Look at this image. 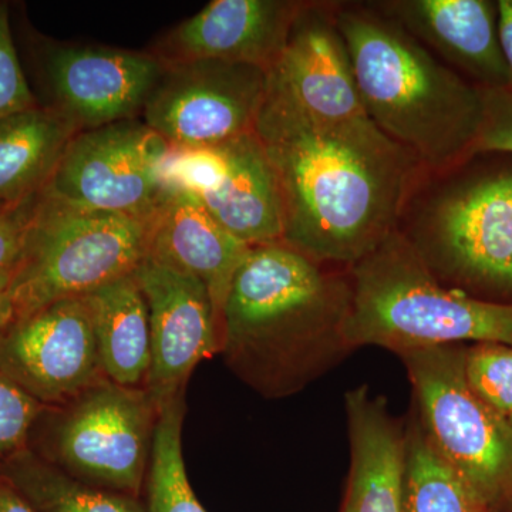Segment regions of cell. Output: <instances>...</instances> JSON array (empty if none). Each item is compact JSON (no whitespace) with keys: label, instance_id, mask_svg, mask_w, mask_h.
I'll return each mask as SVG.
<instances>
[{"label":"cell","instance_id":"1","mask_svg":"<svg viewBox=\"0 0 512 512\" xmlns=\"http://www.w3.org/2000/svg\"><path fill=\"white\" fill-rule=\"evenodd\" d=\"M255 134L278 183L282 241L323 265L352 266L397 231L426 173L369 117L328 123L268 93Z\"/></svg>","mask_w":512,"mask_h":512},{"label":"cell","instance_id":"2","mask_svg":"<svg viewBox=\"0 0 512 512\" xmlns=\"http://www.w3.org/2000/svg\"><path fill=\"white\" fill-rule=\"evenodd\" d=\"M366 116L431 174L474 158L484 103L468 82L370 2H335Z\"/></svg>","mask_w":512,"mask_h":512},{"label":"cell","instance_id":"3","mask_svg":"<svg viewBox=\"0 0 512 512\" xmlns=\"http://www.w3.org/2000/svg\"><path fill=\"white\" fill-rule=\"evenodd\" d=\"M350 298V279L284 241L249 247L222 309L221 352L249 382L274 390L296 350L326 333L339 336Z\"/></svg>","mask_w":512,"mask_h":512},{"label":"cell","instance_id":"4","mask_svg":"<svg viewBox=\"0 0 512 512\" xmlns=\"http://www.w3.org/2000/svg\"><path fill=\"white\" fill-rule=\"evenodd\" d=\"M352 298L339 338L397 353L460 342L512 348V303L484 301L441 284L394 231L350 266Z\"/></svg>","mask_w":512,"mask_h":512},{"label":"cell","instance_id":"5","mask_svg":"<svg viewBox=\"0 0 512 512\" xmlns=\"http://www.w3.org/2000/svg\"><path fill=\"white\" fill-rule=\"evenodd\" d=\"M397 231L441 284L512 293V165L426 171Z\"/></svg>","mask_w":512,"mask_h":512},{"label":"cell","instance_id":"6","mask_svg":"<svg viewBox=\"0 0 512 512\" xmlns=\"http://www.w3.org/2000/svg\"><path fill=\"white\" fill-rule=\"evenodd\" d=\"M146 256L144 221L84 210L42 191L3 293L13 319L23 318L134 274Z\"/></svg>","mask_w":512,"mask_h":512},{"label":"cell","instance_id":"7","mask_svg":"<svg viewBox=\"0 0 512 512\" xmlns=\"http://www.w3.org/2000/svg\"><path fill=\"white\" fill-rule=\"evenodd\" d=\"M423 429L466 487L477 511L512 512V424L468 387L456 346L400 353Z\"/></svg>","mask_w":512,"mask_h":512},{"label":"cell","instance_id":"8","mask_svg":"<svg viewBox=\"0 0 512 512\" xmlns=\"http://www.w3.org/2000/svg\"><path fill=\"white\" fill-rule=\"evenodd\" d=\"M45 416L40 457L84 484L141 497L158 420L144 387L104 379Z\"/></svg>","mask_w":512,"mask_h":512},{"label":"cell","instance_id":"9","mask_svg":"<svg viewBox=\"0 0 512 512\" xmlns=\"http://www.w3.org/2000/svg\"><path fill=\"white\" fill-rule=\"evenodd\" d=\"M170 151L163 137L136 119L79 131L43 192L84 210L146 221L167 192Z\"/></svg>","mask_w":512,"mask_h":512},{"label":"cell","instance_id":"10","mask_svg":"<svg viewBox=\"0 0 512 512\" xmlns=\"http://www.w3.org/2000/svg\"><path fill=\"white\" fill-rule=\"evenodd\" d=\"M268 72L251 64L192 60L165 64L143 111L171 147H218L254 133Z\"/></svg>","mask_w":512,"mask_h":512},{"label":"cell","instance_id":"11","mask_svg":"<svg viewBox=\"0 0 512 512\" xmlns=\"http://www.w3.org/2000/svg\"><path fill=\"white\" fill-rule=\"evenodd\" d=\"M0 373L49 409L107 379L84 296L50 303L0 329Z\"/></svg>","mask_w":512,"mask_h":512},{"label":"cell","instance_id":"12","mask_svg":"<svg viewBox=\"0 0 512 512\" xmlns=\"http://www.w3.org/2000/svg\"><path fill=\"white\" fill-rule=\"evenodd\" d=\"M150 316L146 390L158 410L185 393L202 360L221 352L210 293L200 279L148 258L134 272Z\"/></svg>","mask_w":512,"mask_h":512},{"label":"cell","instance_id":"13","mask_svg":"<svg viewBox=\"0 0 512 512\" xmlns=\"http://www.w3.org/2000/svg\"><path fill=\"white\" fill-rule=\"evenodd\" d=\"M266 93L328 123L366 116L335 2L305 0L284 52L268 72Z\"/></svg>","mask_w":512,"mask_h":512},{"label":"cell","instance_id":"14","mask_svg":"<svg viewBox=\"0 0 512 512\" xmlns=\"http://www.w3.org/2000/svg\"><path fill=\"white\" fill-rule=\"evenodd\" d=\"M164 70L153 53L103 47H66L49 62L57 110L80 131L136 119Z\"/></svg>","mask_w":512,"mask_h":512},{"label":"cell","instance_id":"15","mask_svg":"<svg viewBox=\"0 0 512 512\" xmlns=\"http://www.w3.org/2000/svg\"><path fill=\"white\" fill-rule=\"evenodd\" d=\"M305 0H214L171 30L153 53L164 64L224 60L269 72Z\"/></svg>","mask_w":512,"mask_h":512},{"label":"cell","instance_id":"16","mask_svg":"<svg viewBox=\"0 0 512 512\" xmlns=\"http://www.w3.org/2000/svg\"><path fill=\"white\" fill-rule=\"evenodd\" d=\"M441 62L485 89L510 87L493 0H372Z\"/></svg>","mask_w":512,"mask_h":512},{"label":"cell","instance_id":"17","mask_svg":"<svg viewBox=\"0 0 512 512\" xmlns=\"http://www.w3.org/2000/svg\"><path fill=\"white\" fill-rule=\"evenodd\" d=\"M144 224L148 258L195 276L208 289L221 343L222 309L248 245L229 234L187 191L165 192Z\"/></svg>","mask_w":512,"mask_h":512},{"label":"cell","instance_id":"18","mask_svg":"<svg viewBox=\"0 0 512 512\" xmlns=\"http://www.w3.org/2000/svg\"><path fill=\"white\" fill-rule=\"evenodd\" d=\"M352 468L342 512H403L406 437L382 399L346 394Z\"/></svg>","mask_w":512,"mask_h":512},{"label":"cell","instance_id":"19","mask_svg":"<svg viewBox=\"0 0 512 512\" xmlns=\"http://www.w3.org/2000/svg\"><path fill=\"white\" fill-rule=\"evenodd\" d=\"M228 170L214 191L195 195L214 220L248 247L282 241L281 197L271 161L254 133L222 144Z\"/></svg>","mask_w":512,"mask_h":512},{"label":"cell","instance_id":"20","mask_svg":"<svg viewBox=\"0 0 512 512\" xmlns=\"http://www.w3.org/2000/svg\"><path fill=\"white\" fill-rule=\"evenodd\" d=\"M92 315L104 376L124 387H144L151 366L150 316L134 274L84 296Z\"/></svg>","mask_w":512,"mask_h":512},{"label":"cell","instance_id":"21","mask_svg":"<svg viewBox=\"0 0 512 512\" xmlns=\"http://www.w3.org/2000/svg\"><path fill=\"white\" fill-rule=\"evenodd\" d=\"M79 131L57 109L32 107L0 121V205L45 190Z\"/></svg>","mask_w":512,"mask_h":512},{"label":"cell","instance_id":"22","mask_svg":"<svg viewBox=\"0 0 512 512\" xmlns=\"http://www.w3.org/2000/svg\"><path fill=\"white\" fill-rule=\"evenodd\" d=\"M0 474L36 512H147L140 498L84 484L30 448L0 464Z\"/></svg>","mask_w":512,"mask_h":512},{"label":"cell","instance_id":"23","mask_svg":"<svg viewBox=\"0 0 512 512\" xmlns=\"http://www.w3.org/2000/svg\"><path fill=\"white\" fill-rule=\"evenodd\" d=\"M184 394L158 410L146 478L147 512H207L192 490L183 456Z\"/></svg>","mask_w":512,"mask_h":512},{"label":"cell","instance_id":"24","mask_svg":"<svg viewBox=\"0 0 512 512\" xmlns=\"http://www.w3.org/2000/svg\"><path fill=\"white\" fill-rule=\"evenodd\" d=\"M451 467L437 453L423 427L406 437L403 512H476Z\"/></svg>","mask_w":512,"mask_h":512},{"label":"cell","instance_id":"25","mask_svg":"<svg viewBox=\"0 0 512 512\" xmlns=\"http://www.w3.org/2000/svg\"><path fill=\"white\" fill-rule=\"evenodd\" d=\"M464 375L468 387L485 404L510 417L512 414V348L497 343H478L466 352Z\"/></svg>","mask_w":512,"mask_h":512},{"label":"cell","instance_id":"26","mask_svg":"<svg viewBox=\"0 0 512 512\" xmlns=\"http://www.w3.org/2000/svg\"><path fill=\"white\" fill-rule=\"evenodd\" d=\"M228 170L224 147H171L164 165L167 191H187L194 195L214 191Z\"/></svg>","mask_w":512,"mask_h":512},{"label":"cell","instance_id":"27","mask_svg":"<svg viewBox=\"0 0 512 512\" xmlns=\"http://www.w3.org/2000/svg\"><path fill=\"white\" fill-rule=\"evenodd\" d=\"M47 409L0 373V464L29 448L32 431Z\"/></svg>","mask_w":512,"mask_h":512},{"label":"cell","instance_id":"28","mask_svg":"<svg viewBox=\"0 0 512 512\" xmlns=\"http://www.w3.org/2000/svg\"><path fill=\"white\" fill-rule=\"evenodd\" d=\"M32 107L35 99L13 45L8 8L0 5V121Z\"/></svg>","mask_w":512,"mask_h":512},{"label":"cell","instance_id":"29","mask_svg":"<svg viewBox=\"0 0 512 512\" xmlns=\"http://www.w3.org/2000/svg\"><path fill=\"white\" fill-rule=\"evenodd\" d=\"M483 94L484 116L474 157L485 154L512 156V90L485 89Z\"/></svg>","mask_w":512,"mask_h":512},{"label":"cell","instance_id":"30","mask_svg":"<svg viewBox=\"0 0 512 512\" xmlns=\"http://www.w3.org/2000/svg\"><path fill=\"white\" fill-rule=\"evenodd\" d=\"M39 197L40 192L16 204L0 205V279H8L18 264Z\"/></svg>","mask_w":512,"mask_h":512},{"label":"cell","instance_id":"31","mask_svg":"<svg viewBox=\"0 0 512 512\" xmlns=\"http://www.w3.org/2000/svg\"><path fill=\"white\" fill-rule=\"evenodd\" d=\"M498 33L512 90V0H498Z\"/></svg>","mask_w":512,"mask_h":512},{"label":"cell","instance_id":"32","mask_svg":"<svg viewBox=\"0 0 512 512\" xmlns=\"http://www.w3.org/2000/svg\"><path fill=\"white\" fill-rule=\"evenodd\" d=\"M0 512H36L29 501L0 474Z\"/></svg>","mask_w":512,"mask_h":512},{"label":"cell","instance_id":"33","mask_svg":"<svg viewBox=\"0 0 512 512\" xmlns=\"http://www.w3.org/2000/svg\"><path fill=\"white\" fill-rule=\"evenodd\" d=\"M12 319V308H10V303L6 299L5 293H3L2 299H0V329L5 328Z\"/></svg>","mask_w":512,"mask_h":512},{"label":"cell","instance_id":"34","mask_svg":"<svg viewBox=\"0 0 512 512\" xmlns=\"http://www.w3.org/2000/svg\"><path fill=\"white\" fill-rule=\"evenodd\" d=\"M6 285H8V279H0V299H2L3 292H5Z\"/></svg>","mask_w":512,"mask_h":512},{"label":"cell","instance_id":"35","mask_svg":"<svg viewBox=\"0 0 512 512\" xmlns=\"http://www.w3.org/2000/svg\"><path fill=\"white\" fill-rule=\"evenodd\" d=\"M508 420H510V421H511V424H512V414H511V416H510V417H508Z\"/></svg>","mask_w":512,"mask_h":512},{"label":"cell","instance_id":"36","mask_svg":"<svg viewBox=\"0 0 512 512\" xmlns=\"http://www.w3.org/2000/svg\"><path fill=\"white\" fill-rule=\"evenodd\" d=\"M476 512H485V511H476Z\"/></svg>","mask_w":512,"mask_h":512}]
</instances>
